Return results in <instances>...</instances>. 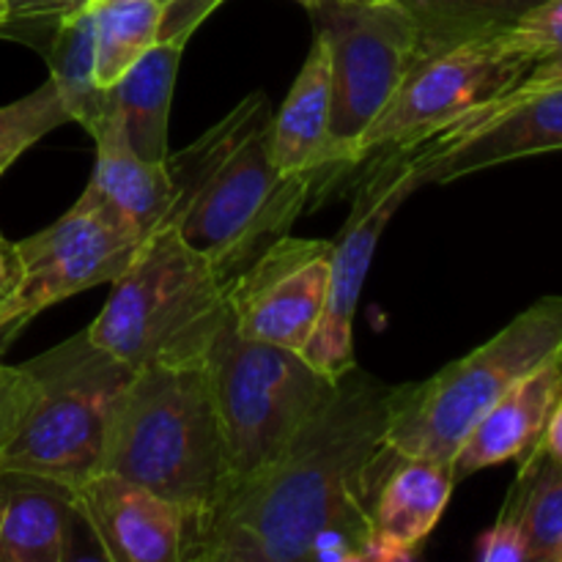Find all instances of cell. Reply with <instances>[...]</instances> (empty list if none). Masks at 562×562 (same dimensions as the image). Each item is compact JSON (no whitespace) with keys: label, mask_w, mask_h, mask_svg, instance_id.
Returning a JSON list of instances; mask_svg holds the SVG:
<instances>
[{"label":"cell","mask_w":562,"mask_h":562,"mask_svg":"<svg viewBox=\"0 0 562 562\" xmlns=\"http://www.w3.org/2000/svg\"><path fill=\"white\" fill-rule=\"evenodd\" d=\"M368 3H387V0H368Z\"/></svg>","instance_id":"cell-37"},{"label":"cell","mask_w":562,"mask_h":562,"mask_svg":"<svg viewBox=\"0 0 562 562\" xmlns=\"http://www.w3.org/2000/svg\"><path fill=\"white\" fill-rule=\"evenodd\" d=\"M93 44H97V82L110 88L159 38L162 3L159 0H93Z\"/></svg>","instance_id":"cell-24"},{"label":"cell","mask_w":562,"mask_h":562,"mask_svg":"<svg viewBox=\"0 0 562 562\" xmlns=\"http://www.w3.org/2000/svg\"><path fill=\"white\" fill-rule=\"evenodd\" d=\"M203 366L223 437V494L272 464L338 384L300 351L239 335L231 311Z\"/></svg>","instance_id":"cell-6"},{"label":"cell","mask_w":562,"mask_h":562,"mask_svg":"<svg viewBox=\"0 0 562 562\" xmlns=\"http://www.w3.org/2000/svg\"><path fill=\"white\" fill-rule=\"evenodd\" d=\"M9 5V16H5V25L0 31L11 25H38V22H53L58 25V20L66 11V0H5Z\"/></svg>","instance_id":"cell-30"},{"label":"cell","mask_w":562,"mask_h":562,"mask_svg":"<svg viewBox=\"0 0 562 562\" xmlns=\"http://www.w3.org/2000/svg\"><path fill=\"white\" fill-rule=\"evenodd\" d=\"M333 69L324 38H313V47L285 97L283 108L272 115L269 154L280 176L318 173L324 179L349 170L333 143Z\"/></svg>","instance_id":"cell-15"},{"label":"cell","mask_w":562,"mask_h":562,"mask_svg":"<svg viewBox=\"0 0 562 562\" xmlns=\"http://www.w3.org/2000/svg\"><path fill=\"white\" fill-rule=\"evenodd\" d=\"M417 31L415 64L510 31L541 0H395Z\"/></svg>","instance_id":"cell-21"},{"label":"cell","mask_w":562,"mask_h":562,"mask_svg":"<svg viewBox=\"0 0 562 562\" xmlns=\"http://www.w3.org/2000/svg\"><path fill=\"white\" fill-rule=\"evenodd\" d=\"M453 461L395 459L373 503V530L420 552L453 494Z\"/></svg>","instance_id":"cell-20"},{"label":"cell","mask_w":562,"mask_h":562,"mask_svg":"<svg viewBox=\"0 0 562 562\" xmlns=\"http://www.w3.org/2000/svg\"><path fill=\"white\" fill-rule=\"evenodd\" d=\"M477 560L481 562H527L530 547L514 519L499 514L492 530H486L477 541Z\"/></svg>","instance_id":"cell-29"},{"label":"cell","mask_w":562,"mask_h":562,"mask_svg":"<svg viewBox=\"0 0 562 562\" xmlns=\"http://www.w3.org/2000/svg\"><path fill=\"white\" fill-rule=\"evenodd\" d=\"M140 241L88 190L64 217L14 241V272L0 291V355L49 305L113 283Z\"/></svg>","instance_id":"cell-9"},{"label":"cell","mask_w":562,"mask_h":562,"mask_svg":"<svg viewBox=\"0 0 562 562\" xmlns=\"http://www.w3.org/2000/svg\"><path fill=\"white\" fill-rule=\"evenodd\" d=\"M307 11L333 69V143L346 168H355L357 143L415 66V22L395 0H318Z\"/></svg>","instance_id":"cell-8"},{"label":"cell","mask_w":562,"mask_h":562,"mask_svg":"<svg viewBox=\"0 0 562 562\" xmlns=\"http://www.w3.org/2000/svg\"><path fill=\"white\" fill-rule=\"evenodd\" d=\"M296 3H302V5H305V9H311V5H316L318 0H296Z\"/></svg>","instance_id":"cell-36"},{"label":"cell","mask_w":562,"mask_h":562,"mask_svg":"<svg viewBox=\"0 0 562 562\" xmlns=\"http://www.w3.org/2000/svg\"><path fill=\"white\" fill-rule=\"evenodd\" d=\"M505 36L532 64L562 75V0H541L510 31H505Z\"/></svg>","instance_id":"cell-26"},{"label":"cell","mask_w":562,"mask_h":562,"mask_svg":"<svg viewBox=\"0 0 562 562\" xmlns=\"http://www.w3.org/2000/svg\"><path fill=\"white\" fill-rule=\"evenodd\" d=\"M93 0H69V5H66V11L64 14H71V11H80V9H86V5H91Z\"/></svg>","instance_id":"cell-33"},{"label":"cell","mask_w":562,"mask_h":562,"mask_svg":"<svg viewBox=\"0 0 562 562\" xmlns=\"http://www.w3.org/2000/svg\"><path fill=\"white\" fill-rule=\"evenodd\" d=\"M562 387V355L552 357L516 382L483 420L472 428L470 437L453 459L456 483L486 467L503 461H521L543 437L549 415Z\"/></svg>","instance_id":"cell-18"},{"label":"cell","mask_w":562,"mask_h":562,"mask_svg":"<svg viewBox=\"0 0 562 562\" xmlns=\"http://www.w3.org/2000/svg\"><path fill=\"white\" fill-rule=\"evenodd\" d=\"M159 3H165V0H159Z\"/></svg>","instance_id":"cell-38"},{"label":"cell","mask_w":562,"mask_h":562,"mask_svg":"<svg viewBox=\"0 0 562 562\" xmlns=\"http://www.w3.org/2000/svg\"><path fill=\"white\" fill-rule=\"evenodd\" d=\"M71 494L104 560L184 562L190 519L162 494L104 470L77 483Z\"/></svg>","instance_id":"cell-14"},{"label":"cell","mask_w":562,"mask_h":562,"mask_svg":"<svg viewBox=\"0 0 562 562\" xmlns=\"http://www.w3.org/2000/svg\"><path fill=\"white\" fill-rule=\"evenodd\" d=\"M11 272H14V241L0 236V291L9 283Z\"/></svg>","instance_id":"cell-32"},{"label":"cell","mask_w":562,"mask_h":562,"mask_svg":"<svg viewBox=\"0 0 562 562\" xmlns=\"http://www.w3.org/2000/svg\"><path fill=\"white\" fill-rule=\"evenodd\" d=\"M31 404V379L22 366H0V470L3 456L11 448L25 420Z\"/></svg>","instance_id":"cell-27"},{"label":"cell","mask_w":562,"mask_h":562,"mask_svg":"<svg viewBox=\"0 0 562 562\" xmlns=\"http://www.w3.org/2000/svg\"><path fill=\"white\" fill-rule=\"evenodd\" d=\"M223 3L225 0H165L157 42H170L179 44V47H187L192 33L201 27V22Z\"/></svg>","instance_id":"cell-28"},{"label":"cell","mask_w":562,"mask_h":562,"mask_svg":"<svg viewBox=\"0 0 562 562\" xmlns=\"http://www.w3.org/2000/svg\"><path fill=\"white\" fill-rule=\"evenodd\" d=\"M228 280L176 225L151 231L113 280L88 338L124 366H203L228 318Z\"/></svg>","instance_id":"cell-4"},{"label":"cell","mask_w":562,"mask_h":562,"mask_svg":"<svg viewBox=\"0 0 562 562\" xmlns=\"http://www.w3.org/2000/svg\"><path fill=\"white\" fill-rule=\"evenodd\" d=\"M88 135L97 143V165L86 190L140 239L170 225L176 190L168 168L165 162H148L130 146L119 110L110 108Z\"/></svg>","instance_id":"cell-16"},{"label":"cell","mask_w":562,"mask_h":562,"mask_svg":"<svg viewBox=\"0 0 562 562\" xmlns=\"http://www.w3.org/2000/svg\"><path fill=\"white\" fill-rule=\"evenodd\" d=\"M371 170L357 187L355 203L338 241H333V272L329 294L318 327L302 357L329 379H340L357 366L355 360V313L362 283L371 269L373 252L401 203L420 190L423 162L428 159L426 140L390 146L368 154Z\"/></svg>","instance_id":"cell-10"},{"label":"cell","mask_w":562,"mask_h":562,"mask_svg":"<svg viewBox=\"0 0 562 562\" xmlns=\"http://www.w3.org/2000/svg\"><path fill=\"white\" fill-rule=\"evenodd\" d=\"M532 60L505 33L417 60L355 148V162L390 146L426 140L470 110L514 91Z\"/></svg>","instance_id":"cell-11"},{"label":"cell","mask_w":562,"mask_h":562,"mask_svg":"<svg viewBox=\"0 0 562 562\" xmlns=\"http://www.w3.org/2000/svg\"><path fill=\"white\" fill-rule=\"evenodd\" d=\"M69 121V110L60 102L53 80H44L27 97L0 108V159L14 162L22 151Z\"/></svg>","instance_id":"cell-25"},{"label":"cell","mask_w":562,"mask_h":562,"mask_svg":"<svg viewBox=\"0 0 562 562\" xmlns=\"http://www.w3.org/2000/svg\"><path fill=\"white\" fill-rule=\"evenodd\" d=\"M49 80L69 119L91 130L110 108V91L97 82V44H93L91 9L64 14L47 47Z\"/></svg>","instance_id":"cell-22"},{"label":"cell","mask_w":562,"mask_h":562,"mask_svg":"<svg viewBox=\"0 0 562 562\" xmlns=\"http://www.w3.org/2000/svg\"><path fill=\"white\" fill-rule=\"evenodd\" d=\"M99 470L130 477L179 505L190 519V554L225 488L223 437L206 366L135 371L110 417Z\"/></svg>","instance_id":"cell-3"},{"label":"cell","mask_w":562,"mask_h":562,"mask_svg":"<svg viewBox=\"0 0 562 562\" xmlns=\"http://www.w3.org/2000/svg\"><path fill=\"white\" fill-rule=\"evenodd\" d=\"M5 16H9V5H5V0H0V27L5 25Z\"/></svg>","instance_id":"cell-34"},{"label":"cell","mask_w":562,"mask_h":562,"mask_svg":"<svg viewBox=\"0 0 562 562\" xmlns=\"http://www.w3.org/2000/svg\"><path fill=\"white\" fill-rule=\"evenodd\" d=\"M22 368L31 379V404L5 450L3 470L36 472L75 488L99 472L110 417L135 368L99 349L88 333Z\"/></svg>","instance_id":"cell-7"},{"label":"cell","mask_w":562,"mask_h":562,"mask_svg":"<svg viewBox=\"0 0 562 562\" xmlns=\"http://www.w3.org/2000/svg\"><path fill=\"white\" fill-rule=\"evenodd\" d=\"M80 525L66 483L22 470H0V562H66Z\"/></svg>","instance_id":"cell-17"},{"label":"cell","mask_w":562,"mask_h":562,"mask_svg":"<svg viewBox=\"0 0 562 562\" xmlns=\"http://www.w3.org/2000/svg\"><path fill=\"white\" fill-rule=\"evenodd\" d=\"M272 110L261 91L241 99L195 143L165 159L173 181L170 225L234 280L327 187L318 173L280 176L269 154Z\"/></svg>","instance_id":"cell-2"},{"label":"cell","mask_w":562,"mask_h":562,"mask_svg":"<svg viewBox=\"0 0 562 562\" xmlns=\"http://www.w3.org/2000/svg\"><path fill=\"white\" fill-rule=\"evenodd\" d=\"M541 448L547 450L549 459L558 461V464L562 467V387H560V393H558V401H554L552 415H549L547 428H543Z\"/></svg>","instance_id":"cell-31"},{"label":"cell","mask_w":562,"mask_h":562,"mask_svg":"<svg viewBox=\"0 0 562 562\" xmlns=\"http://www.w3.org/2000/svg\"><path fill=\"white\" fill-rule=\"evenodd\" d=\"M503 516L521 527L532 562H562V467L541 442L519 461Z\"/></svg>","instance_id":"cell-23"},{"label":"cell","mask_w":562,"mask_h":562,"mask_svg":"<svg viewBox=\"0 0 562 562\" xmlns=\"http://www.w3.org/2000/svg\"><path fill=\"white\" fill-rule=\"evenodd\" d=\"M393 387L351 368L283 453L223 494L187 562H300L324 532L362 547L379 486L398 456L387 445Z\"/></svg>","instance_id":"cell-1"},{"label":"cell","mask_w":562,"mask_h":562,"mask_svg":"<svg viewBox=\"0 0 562 562\" xmlns=\"http://www.w3.org/2000/svg\"><path fill=\"white\" fill-rule=\"evenodd\" d=\"M329 272L333 241L283 234L231 280L234 327L245 338L302 355L327 305Z\"/></svg>","instance_id":"cell-12"},{"label":"cell","mask_w":562,"mask_h":562,"mask_svg":"<svg viewBox=\"0 0 562 562\" xmlns=\"http://www.w3.org/2000/svg\"><path fill=\"white\" fill-rule=\"evenodd\" d=\"M562 151V75L536 66L514 91L492 99L470 135L423 162L420 184H448L477 170Z\"/></svg>","instance_id":"cell-13"},{"label":"cell","mask_w":562,"mask_h":562,"mask_svg":"<svg viewBox=\"0 0 562 562\" xmlns=\"http://www.w3.org/2000/svg\"><path fill=\"white\" fill-rule=\"evenodd\" d=\"M9 168H11V162H9V159H0V176H3L5 170H9Z\"/></svg>","instance_id":"cell-35"},{"label":"cell","mask_w":562,"mask_h":562,"mask_svg":"<svg viewBox=\"0 0 562 562\" xmlns=\"http://www.w3.org/2000/svg\"><path fill=\"white\" fill-rule=\"evenodd\" d=\"M562 355V296H543L492 340L420 384L393 387L387 445L401 459L453 461L516 382Z\"/></svg>","instance_id":"cell-5"},{"label":"cell","mask_w":562,"mask_h":562,"mask_svg":"<svg viewBox=\"0 0 562 562\" xmlns=\"http://www.w3.org/2000/svg\"><path fill=\"white\" fill-rule=\"evenodd\" d=\"M181 53L179 44L157 42L108 88L130 146L148 162H165L170 154V102Z\"/></svg>","instance_id":"cell-19"}]
</instances>
